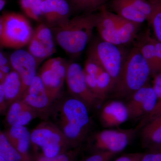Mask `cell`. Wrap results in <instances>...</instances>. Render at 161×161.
Segmentation results:
<instances>
[{"mask_svg":"<svg viewBox=\"0 0 161 161\" xmlns=\"http://www.w3.org/2000/svg\"><path fill=\"white\" fill-rule=\"evenodd\" d=\"M6 75L3 74V72L0 70V82L3 84V81L6 78Z\"/></svg>","mask_w":161,"mask_h":161,"instance_id":"cell-40","label":"cell"},{"mask_svg":"<svg viewBox=\"0 0 161 161\" xmlns=\"http://www.w3.org/2000/svg\"><path fill=\"white\" fill-rule=\"evenodd\" d=\"M96 29L101 39L115 45L121 46L118 35L119 16L114 13L109 11L106 6L99 10Z\"/></svg>","mask_w":161,"mask_h":161,"instance_id":"cell-14","label":"cell"},{"mask_svg":"<svg viewBox=\"0 0 161 161\" xmlns=\"http://www.w3.org/2000/svg\"><path fill=\"white\" fill-rule=\"evenodd\" d=\"M80 152L81 147L69 149L54 157L48 158L44 157L46 161H78Z\"/></svg>","mask_w":161,"mask_h":161,"instance_id":"cell-29","label":"cell"},{"mask_svg":"<svg viewBox=\"0 0 161 161\" xmlns=\"http://www.w3.org/2000/svg\"><path fill=\"white\" fill-rule=\"evenodd\" d=\"M65 80L72 96L82 101L89 108L95 107L99 102L89 88L84 69L79 64L74 62L68 64Z\"/></svg>","mask_w":161,"mask_h":161,"instance_id":"cell-9","label":"cell"},{"mask_svg":"<svg viewBox=\"0 0 161 161\" xmlns=\"http://www.w3.org/2000/svg\"><path fill=\"white\" fill-rule=\"evenodd\" d=\"M55 51L53 35L49 27L40 24L34 31L29 42V52L39 61L51 56Z\"/></svg>","mask_w":161,"mask_h":161,"instance_id":"cell-13","label":"cell"},{"mask_svg":"<svg viewBox=\"0 0 161 161\" xmlns=\"http://www.w3.org/2000/svg\"><path fill=\"white\" fill-rule=\"evenodd\" d=\"M153 42H154V44H155L159 61L161 64V43L158 41L154 37H153Z\"/></svg>","mask_w":161,"mask_h":161,"instance_id":"cell-37","label":"cell"},{"mask_svg":"<svg viewBox=\"0 0 161 161\" xmlns=\"http://www.w3.org/2000/svg\"><path fill=\"white\" fill-rule=\"evenodd\" d=\"M10 61L14 70L19 75L23 94L37 75V62L29 52L22 49L14 52L10 56Z\"/></svg>","mask_w":161,"mask_h":161,"instance_id":"cell-12","label":"cell"},{"mask_svg":"<svg viewBox=\"0 0 161 161\" xmlns=\"http://www.w3.org/2000/svg\"><path fill=\"white\" fill-rule=\"evenodd\" d=\"M99 118L101 123L104 128L119 126L129 119L126 104L118 100L107 103L101 110Z\"/></svg>","mask_w":161,"mask_h":161,"instance_id":"cell-15","label":"cell"},{"mask_svg":"<svg viewBox=\"0 0 161 161\" xmlns=\"http://www.w3.org/2000/svg\"><path fill=\"white\" fill-rule=\"evenodd\" d=\"M3 20H2V18H0V38L3 35Z\"/></svg>","mask_w":161,"mask_h":161,"instance_id":"cell-41","label":"cell"},{"mask_svg":"<svg viewBox=\"0 0 161 161\" xmlns=\"http://www.w3.org/2000/svg\"><path fill=\"white\" fill-rule=\"evenodd\" d=\"M110 6L114 13L128 21L141 24L147 21L145 15L127 0H111Z\"/></svg>","mask_w":161,"mask_h":161,"instance_id":"cell-21","label":"cell"},{"mask_svg":"<svg viewBox=\"0 0 161 161\" xmlns=\"http://www.w3.org/2000/svg\"><path fill=\"white\" fill-rule=\"evenodd\" d=\"M3 85L8 108L13 103L22 98L23 95L22 80L17 72L14 70L6 75Z\"/></svg>","mask_w":161,"mask_h":161,"instance_id":"cell-22","label":"cell"},{"mask_svg":"<svg viewBox=\"0 0 161 161\" xmlns=\"http://www.w3.org/2000/svg\"><path fill=\"white\" fill-rule=\"evenodd\" d=\"M8 108L5 100V94L3 84L0 82V115L6 112Z\"/></svg>","mask_w":161,"mask_h":161,"instance_id":"cell-35","label":"cell"},{"mask_svg":"<svg viewBox=\"0 0 161 161\" xmlns=\"http://www.w3.org/2000/svg\"><path fill=\"white\" fill-rule=\"evenodd\" d=\"M143 153H134L121 156L114 161H140Z\"/></svg>","mask_w":161,"mask_h":161,"instance_id":"cell-33","label":"cell"},{"mask_svg":"<svg viewBox=\"0 0 161 161\" xmlns=\"http://www.w3.org/2000/svg\"><path fill=\"white\" fill-rule=\"evenodd\" d=\"M0 161H7L0 154Z\"/></svg>","mask_w":161,"mask_h":161,"instance_id":"cell-44","label":"cell"},{"mask_svg":"<svg viewBox=\"0 0 161 161\" xmlns=\"http://www.w3.org/2000/svg\"><path fill=\"white\" fill-rule=\"evenodd\" d=\"M129 52L124 46L115 45L100 38L92 42L89 49L88 57L100 64L112 77L115 85Z\"/></svg>","mask_w":161,"mask_h":161,"instance_id":"cell-4","label":"cell"},{"mask_svg":"<svg viewBox=\"0 0 161 161\" xmlns=\"http://www.w3.org/2000/svg\"><path fill=\"white\" fill-rule=\"evenodd\" d=\"M140 161H161V152L153 151L143 153Z\"/></svg>","mask_w":161,"mask_h":161,"instance_id":"cell-34","label":"cell"},{"mask_svg":"<svg viewBox=\"0 0 161 161\" xmlns=\"http://www.w3.org/2000/svg\"><path fill=\"white\" fill-rule=\"evenodd\" d=\"M128 99L126 105L129 119L134 120L150 114L158 101L153 88L148 84L135 92Z\"/></svg>","mask_w":161,"mask_h":161,"instance_id":"cell-11","label":"cell"},{"mask_svg":"<svg viewBox=\"0 0 161 161\" xmlns=\"http://www.w3.org/2000/svg\"><path fill=\"white\" fill-rule=\"evenodd\" d=\"M97 20V14L83 13L58 24L55 26L58 44L68 53L79 54L92 40Z\"/></svg>","mask_w":161,"mask_h":161,"instance_id":"cell-2","label":"cell"},{"mask_svg":"<svg viewBox=\"0 0 161 161\" xmlns=\"http://www.w3.org/2000/svg\"><path fill=\"white\" fill-rule=\"evenodd\" d=\"M141 24L131 22L119 17L117 35L121 46L134 42L138 36Z\"/></svg>","mask_w":161,"mask_h":161,"instance_id":"cell-23","label":"cell"},{"mask_svg":"<svg viewBox=\"0 0 161 161\" xmlns=\"http://www.w3.org/2000/svg\"><path fill=\"white\" fill-rule=\"evenodd\" d=\"M2 19L3 31L0 43L15 48H21L29 43L34 31L24 16L16 13H8Z\"/></svg>","mask_w":161,"mask_h":161,"instance_id":"cell-6","label":"cell"},{"mask_svg":"<svg viewBox=\"0 0 161 161\" xmlns=\"http://www.w3.org/2000/svg\"><path fill=\"white\" fill-rule=\"evenodd\" d=\"M141 138L144 147H161V115L147 121L141 132Z\"/></svg>","mask_w":161,"mask_h":161,"instance_id":"cell-20","label":"cell"},{"mask_svg":"<svg viewBox=\"0 0 161 161\" xmlns=\"http://www.w3.org/2000/svg\"><path fill=\"white\" fill-rule=\"evenodd\" d=\"M96 77L100 102L106 98L110 92L113 91L115 83L109 74L105 70Z\"/></svg>","mask_w":161,"mask_h":161,"instance_id":"cell-26","label":"cell"},{"mask_svg":"<svg viewBox=\"0 0 161 161\" xmlns=\"http://www.w3.org/2000/svg\"><path fill=\"white\" fill-rule=\"evenodd\" d=\"M161 115V100L158 101L154 109L152 112L146 116V120L148 121L154 118L156 116Z\"/></svg>","mask_w":161,"mask_h":161,"instance_id":"cell-36","label":"cell"},{"mask_svg":"<svg viewBox=\"0 0 161 161\" xmlns=\"http://www.w3.org/2000/svg\"><path fill=\"white\" fill-rule=\"evenodd\" d=\"M43 17L52 26L69 19L71 7L67 0H45L41 5Z\"/></svg>","mask_w":161,"mask_h":161,"instance_id":"cell-16","label":"cell"},{"mask_svg":"<svg viewBox=\"0 0 161 161\" xmlns=\"http://www.w3.org/2000/svg\"><path fill=\"white\" fill-rule=\"evenodd\" d=\"M154 76L152 87L157 96L158 101L161 100V70Z\"/></svg>","mask_w":161,"mask_h":161,"instance_id":"cell-32","label":"cell"},{"mask_svg":"<svg viewBox=\"0 0 161 161\" xmlns=\"http://www.w3.org/2000/svg\"><path fill=\"white\" fill-rule=\"evenodd\" d=\"M31 132V145L35 150L40 149V154L48 158L69 150L63 133L50 120L38 125Z\"/></svg>","mask_w":161,"mask_h":161,"instance_id":"cell-5","label":"cell"},{"mask_svg":"<svg viewBox=\"0 0 161 161\" xmlns=\"http://www.w3.org/2000/svg\"><path fill=\"white\" fill-rule=\"evenodd\" d=\"M136 40L134 46L137 47L150 65L152 75H155L161 70V64L158 57L153 37L151 36L150 31H147L140 36L138 35Z\"/></svg>","mask_w":161,"mask_h":161,"instance_id":"cell-19","label":"cell"},{"mask_svg":"<svg viewBox=\"0 0 161 161\" xmlns=\"http://www.w3.org/2000/svg\"><path fill=\"white\" fill-rule=\"evenodd\" d=\"M38 113L22 99L13 103L8 108L6 119L9 126H26L37 117Z\"/></svg>","mask_w":161,"mask_h":161,"instance_id":"cell-18","label":"cell"},{"mask_svg":"<svg viewBox=\"0 0 161 161\" xmlns=\"http://www.w3.org/2000/svg\"><path fill=\"white\" fill-rule=\"evenodd\" d=\"M36 161H46L45 157L42 154H39L37 157Z\"/></svg>","mask_w":161,"mask_h":161,"instance_id":"cell-42","label":"cell"},{"mask_svg":"<svg viewBox=\"0 0 161 161\" xmlns=\"http://www.w3.org/2000/svg\"><path fill=\"white\" fill-rule=\"evenodd\" d=\"M153 6V13L149 24L152 26L154 36L161 43V0H149Z\"/></svg>","mask_w":161,"mask_h":161,"instance_id":"cell-27","label":"cell"},{"mask_svg":"<svg viewBox=\"0 0 161 161\" xmlns=\"http://www.w3.org/2000/svg\"><path fill=\"white\" fill-rule=\"evenodd\" d=\"M43 0H20L21 8L28 17L39 21L43 17L41 5Z\"/></svg>","mask_w":161,"mask_h":161,"instance_id":"cell-28","label":"cell"},{"mask_svg":"<svg viewBox=\"0 0 161 161\" xmlns=\"http://www.w3.org/2000/svg\"><path fill=\"white\" fill-rule=\"evenodd\" d=\"M151 75L150 65L134 46L129 52L112 92L117 98L128 99L148 84Z\"/></svg>","mask_w":161,"mask_h":161,"instance_id":"cell-3","label":"cell"},{"mask_svg":"<svg viewBox=\"0 0 161 161\" xmlns=\"http://www.w3.org/2000/svg\"><path fill=\"white\" fill-rule=\"evenodd\" d=\"M68 65L63 58H52L43 64L37 75L47 92L54 101L60 96L66 80Z\"/></svg>","mask_w":161,"mask_h":161,"instance_id":"cell-7","label":"cell"},{"mask_svg":"<svg viewBox=\"0 0 161 161\" xmlns=\"http://www.w3.org/2000/svg\"><path fill=\"white\" fill-rule=\"evenodd\" d=\"M8 63L7 58H5L3 53L0 52V67L3 65H6Z\"/></svg>","mask_w":161,"mask_h":161,"instance_id":"cell-38","label":"cell"},{"mask_svg":"<svg viewBox=\"0 0 161 161\" xmlns=\"http://www.w3.org/2000/svg\"><path fill=\"white\" fill-rule=\"evenodd\" d=\"M135 8L145 15L149 23L153 13V6L149 0H127Z\"/></svg>","mask_w":161,"mask_h":161,"instance_id":"cell-30","label":"cell"},{"mask_svg":"<svg viewBox=\"0 0 161 161\" xmlns=\"http://www.w3.org/2000/svg\"><path fill=\"white\" fill-rule=\"evenodd\" d=\"M0 70L6 75H8L11 72L10 67L7 64L1 66L0 67Z\"/></svg>","mask_w":161,"mask_h":161,"instance_id":"cell-39","label":"cell"},{"mask_svg":"<svg viewBox=\"0 0 161 161\" xmlns=\"http://www.w3.org/2000/svg\"><path fill=\"white\" fill-rule=\"evenodd\" d=\"M136 132V129L103 130L93 136L92 144L96 151L117 154L126 148Z\"/></svg>","mask_w":161,"mask_h":161,"instance_id":"cell-8","label":"cell"},{"mask_svg":"<svg viewBox=\"0 0 161 161\" xmlns=\"http://www.w3.org/2000/svg\"><path fill=\"white\" fill-rule=\"evenodd\" d=\"M21 99L31 107L39 117L45 118L46 120L55 102L47 92L37 75L23 94Z\"/></svg>","mask_w":161,"mask_h":161,"instance_id":"cell-10","label":"cell"},{"mask_svg":"<svg viewBox=\"0 0 161 161\" xmlns=\"http://www.w3.org/2000/svg\"><path fill=\"white\" fill-rule=\"evenodd\" d=\"M6 5V1L5 0H0V11L5 7Z\"/></svg>","mask_w":161,"mask_h":161,"instance_id":"cell-43","label":"cell"},{"mask_svg":"<svg viewBox=\"0 0 161 161\" xmlns=\"http://www.w3.org/2000/svg\"><path fill=\"white\" fill-rule=\"evenodd\" d=\"M90 109L73 96L56 99L47 119L54 124L66 140L69 149L81 147L91 127ZM46 119V120H47Z\"/></svg>","mask_w":161,"mask_h":161,"instance_id":"cell-1","label":"cell"},{"mask_svg":"<svg viewBox=\"0 0 161 161\" xmlns=\"http://www.w3.org/2000/svg\"><path fill=\"white\" fill-rule=\"evenodd\" d=\"M107 0H68L71 7L83 13L100 10L105 6Z\"/></svg>","mask_w":161,"mask_h":161,"instance_id":"cell-24","label":"cell"},{"mask_svg":"<svg viewBox=\"0 0 161 161\" xmlns=\"http://www.w3.org/2000/svg\"><path fill=\"white\" fill-rule=\"evenodd\" d=\"M43 1H45V0H43Z\"/></svg>","mask_w":161,"mask_h":161,"instance_id":"cell-45","label":"cell"},{"mask_svg":"<svg viewBox=\"0 0 161 161\" xmlns=\"http://www.w3.org/2000/svg\"><path fill=\"white\" fill-rule=\"evenodd\" d=\"M0 154L7 161H23V158L11 145L0 127Z\"/></svg>","mask_w":161,"mask_h":161,"instance_id":"cell-25","label":"cell"},{"mask_svg":"<svg viewBox=\"0 0 161 161\" xmlns=\"http://www.w3.org/2000/svg\"><path fill=\"white\" fill-rule=\"evenodd\" d=\"M83 69L86 74L95 77H97L104 70L97 60L89 57H88L86 61Z\"/></svg>","mask_w":161,"mask_h":161,"instance_id":"cell-31","label":"cell"},{"mask_svg":"<svg viewBox=\"0 0 161 161\" xmlns=\"http://www.w3.org/2000/svg\"><path fill=\"white\" fill-rule=\"evenodd\" d=\"M6 137L23 158V161H32L29 153L31 132L25 126L14 125L5 132Z\"/></svg>","mask_w":161,"mask_h":161,"instance_id":"cell-17","label":"cell"}]
</instances>
